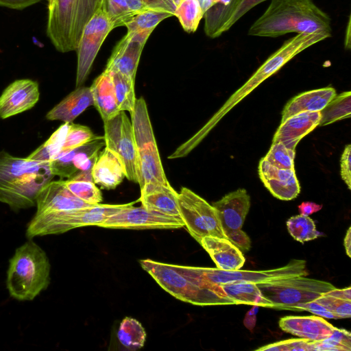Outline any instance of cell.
I'll return each mask as SVG.
<instances>
[{
  "mask_svg": "<svg viewBox=\"0 0 351 351\" xmlns=\"http://www.w3.org/2000/svg\"><path fill=\"white\" fill-rule=\"evenodd\" d=\"M292 32L331 34L330 18L312 0H271L247 34L276 38Z\"/></svg>",
  "mask_w": 351,
  "mask_h": 351,
  "instance_id": "obj_1",
  "label": "cell"
},
{
  "mask_svg": "<svg viewBox=\"0 0 351 351\" xmlns=\"http://www.w3.org/2000/svg\"><path fill=\"white\" fill-rule=\"evenodd\" d=\"M55 176L49 162L0 152V202L15 213L36 206L42 188Z\"/></svg>",
  "mask_w": 351,
  "mask_h": 351,
  "instance_id": "obj_2",
  "label": "cell"
},
{
  "mask_svg": "<svg viewBox=\"0 0 351 351\" xmlns=\"http://www.w3.org/2000/svg\"><path fill=\"white\" fill-rule=\"evenodd\" d=\"M51 265L46 252L32 239L16 249L9 260L6 287L12 298L32 301L51 282Z\"/></svg>",
  "mask_w": 351,
  "mask_h": 351,
  "instance_id": "obj_3",
  "label": "cell"
},
{
  "mask_svg": "<svg viewBox=\"0 0 351 351\" xmlns=\"http://www.w3.org/2000/svg\"><path fill=\"white\" fill-rule=\"evenodd\" d=\"M46 34L57 51H75L82 31L104 0H47Z\"/></svg>",
  "mask_w": 351,
  "mask_h": 351,
  "instance_id": "obj_4",
  "label": "cell"
},
{
  "mask_svg": "<svg viewBox=\"0 0 351 351\" xmlns=\"http://www.w3.org/2000/svg\"><path fill=\"white\" fill-rule=\"evenodd\" d=\"M173 266L175 269L194 283L213 291L215 290L210 285L220 286L237 282L258 284L300 276H306L308 274L306 262L298 259H293L286 265L279 268L261 271L223 270L217 267L210 268L178 265H173Z\"/></svg>",
  "mask_w": 351,
  "mask_h": 351,
  "instance_id": "obj_5",
  "label": "cell"
},
{
  "mask_svg": "<svg viewBox=\"0 0 351 351\" xmlns=\"http://www.w3.org/2000/svg\"><path fill=\"white\" fill-rule=\"evenodd\" d=\"M130 117L136 143L138 184L140 189L149 184H169L147 104L143 97L136 99Z\"/></svg>",
  "mask_w": 351,
  "mask_h": 351,
  "instance_id": "obj_6",
  "label": "cell"
},
{
  "mask_svg": "<svg viewBox=\"0 0 351 351\" xmlns=\"http://www.w3.org/2000/svg\"><path fill=\"white\" fill-rule=\"evenodd\" d=\"M130 203L99 204L69 210L34 215L27 226L25 235L28 239H32L36 237L62 234L84 226H98Z\"/></svg>",
  "mask_w": 351,
  "mask_h": 351,
  "instance_id": "obj_7",
  "label": "cell"
},
{
  "mask_svg": "<svg viewBox=\"0 0 351 351\" xmlns=\"http://www.w3.org/2000/svg\"><path fill=\"white\" fill-rule=\"evenodd\" d=\"M139 263L160 287L182 302L199 306L234 304L226 294L199 286L186 278L172 264L149 258L142 259Z\"/></svg>",
  "mask_w": 351,
  "mask_h": 351,
  "instance_id": "obj_8",
  "label": "cell"
},
{
  "mask_svg": "<svg viewBox=\"0 0 351 351\" xmlns=\"http://www.w3.org/2000/svg\"><path fill=\"white\" fill-rule=\"evenodd\" d=\"M262 295L273 308L302 311L303 304L314 301L336 287L331 283L304 276L257 284Z\"/></svg>",
  "mask_w": 351,
  "mask_h": 351,
  "instance_id": "obj_9",
  "label": "cell"
},
{
  "mask_svg": "<svg viewBox=\"0 0 351 351\" xmlns=\"http://www.w3.org/2000/svg\"><path fill=\"white\" fill-rule=\"evenodd\" d=\"M178 208L184 226L199 243L206 236L228 239L215 208L191 189L181 188Z\"/></svg>",
  "mask_w": 351,
  "mask_h": 351,
  "instance_id": "obj_10",
  "label": "cell"
},
{
  "mask_svg": "<svg viewBox=\"0 0 351 351\" xmlns=\"http://www.w3.org/2000/svg\"><path fill=\"white\" fill-rule=\"evenodd\" d=\"M105 146L121 162L125 178L138 184L136 143L131 119L120 111L104 122Z\"/></svg>",
  "mask_w": 351,
  "mask_h": 351,
  "instance_id": "obj_11",
  "label": "cell"
},
{
  "mask_svg": "<svg viewBox=\"0 0 351 351\" xmlns=\"http://www.w3.org/2000/svg\"><path fill=\"white\" fill-rule=\"evenodd\" d=\"M113 29L104 0L100 8L85 25L75 50L77 56L76 88L81 86L86 81L104 41Z\"/></svg>",
  "mask_w": 351,
  "mask_h": 351,
  "instance_id": "obj_12",
  "label": "cell"
},
{
  "mask_svg": "<svg viewBox=\"0 0 351 351\" xmlns=\"http://www.w3.org/2000/svg\"><path fill=\"white\" fill-rule=\"evenodd\" d=\"M137 202L138 200L132 202L128 206L99 223L98 226L129 230H173L184 226L182 219L149 210L143 206H133Z\"/></svg>",
  "mask_w": 351,
  "mask_h": 351,
  "instance_id": "obj_13",
  "label": "cell"
},
{
  "mask_svg": "<svg viewBox=\"0 0 351 351\" xmlns=\"http://www.w3.org/2000/svg\"><path fill=\"white\" fill-rule=\"evenodd\" d=\"M104 145V136H97L78 148L66 152H60L49 162L52 173L55 176H59L60 180H64L80 172H92L98 154Z\"/></svg>",
  "mask_w": 351,
  "mask_h": 351,
  "instance_id": "obj_14",
  "label": "cell"
},
{
  "mask_svg": "<svg viewBox=\"0 0 351 351\" xmlns=\"http://www.w3.org/2000/svg\"><path fill=\"white\" fill-rule=\"evenodd\" d=\"M152 33L128 32L114 47L105 69L119 72L135 81L143 49Z\"/></svg>",
  "mask_w": 351,
  "mask_h": 351,
  "instance_id": "obj_15",
  "label": "cell"
},
{
  "mask_svg": "<svg viewBox=\"0 0 351 351\" xmlns=\"http://www.w3.org/2000/svg\"><path fill=\"white\" fill-rule=\"evenodd\" d=\"M267 0H229L226 4L217 3L204 13V32L215 38L230 29L244 14Z\"/></svg>",
  "mask_w": 351,
  "mask_h": 351,
  "instance_id": "obj_16",
  "label": "cell"
},
{
  "mask_svg": "<svg viewBox=\"0 0 351 351\" xmlns=\"http://www.w3.org/2000/svg\"><path fill=\"white\" fill-rule=\"evenodd\" d=\"M40 99L38 83L19 79L10 84L0 95V118L5 119L32 109Z\"/></svg>",
  "mask_w": 351,
  "mask_h": 351,
  "instance_id": "obj_17",
  "label": "cell"
},
{
  "mask_svg": "<svg viewBox=\"0 0 351 351\" xmlns=\"http://www.w3.org/2000/svg\"><path fill=\"white\" fill-rule=\"evenodd\" d=\"M258 174L265 186L278 199L291 200L300 192L295 169H280L262 158L259 162Z\"/></svg>",
  "mask_w": 351,
  "mask_h": 351,
  "instance_id": "obj_18",
  "label": "cell"
},
{
  "mask_svg": "<svg viewBox=\"0 0 351 351\" xmlns=\"http://www.w3.org/2000/svg\"><path fill=\"white\" fill-rule=\"evenodd\" d=\"M226 234L241 229L250 208V197L244 189H239L213 202Z\"/></svg>",
  "mask_w": 351,
  "mask_h": 351,
  "instance_id": "obj_19",
  "label": "cell"
},
{
  "mask_svg": "<svg viewBox=\"0 0 351 351\" xmlns=\"http://www.w3.org/2000/svg\"><path fill=\"white\" fill-rule=\"evenodd\" d=\"M93 205L75 197L64 185L62 180H51L44 186L36 198L35 215L69 210Z\"/></svg>",
  "mask_w": 351,
  "mask_h": 351,
  "instance_id": "obj_20",
  "label": "cell"
},
{
  "mask_svg": "<svg viewBox=\"0 0 351 351\" xmlns=\"http://www.w3.org/2000/svg\"><path fill=\"white\" fill-rule=\"evenodd\" d=\"M320 112H302L281 121L272 143H282L290 149L295 150L298 142L319 125Z\"/></svg>",
  "mask_w": 351,
  "mask_h": 351,
  "instance_id": "obj_21",
  "label": "cell"
},
{
  "mask_svg": "<svg viewBox=\"0 0 351 351\" xmlns=\"http://www.w3.org/2000/svg\"><path fill=\"white\" fill-rule=\"evenodd\" d=\"M141 189L138 199L145 208L180 219L178 193L169 184H149Z\"/></svg>",
  "mask_w": 351,
  "mask_h": 351,
  "instance_id": "obj_22",
  "label": "cell"
},
{
  "mask_svg": "<svg viewBox=\"0 0 351 351\" xmlns=\"http://www.w3.org/2000/svg\"><path fill=\"white\" fill-rule=\"evenodd\" d=\"M284 332L310 341H319L330 336L335 327L320 316H286L279 320Z\"/></svg>",
  "mask_w": 351,
  "mask_h": 351,
  "instance_id": "obj_23",
  "label": "cell"
},
{
  "mask_svg": "<svg viewBox=\"0 0 351 351\" xmlns=\"http://www.w3.org/2000/svg\"><path fill=\"white\" fill-rule=\"evenodd\" d=\"M199 243L219 269L237 270L245 263L243 253L227 239L206 236Z\"/></svg>",
  "mask_w": 351,
  "mask_h": 351,
  "instance_id": "obj_24",
  "label": "cell"
},
{
  "mask_svg": "<svg viewBox=\"0 0 351 351\" xmlns=\"http://www.w3.org/2000/svg\"><path fill=\"white\" fill-rule=\"evenodd\" d=\"M90 87L79 86L66 96L46 114L49 121L72 123L89 106H93Z\"/></svg>",
  "mask_w": 351,
  "mask_h": 351,
  "instance_id": "obj_25",
  "label": "cell"
},
{
  "mask_svg": "<svg viewBox=\"0 0 351 351\" xmlns=\"http://www.w3.org/2000/svg\"><path fill=\"white\" fill-rule=\"evenodd\" d=\"M95 184L103 189H114L125 178V171L120 160L108 148L99 151L92 169Z\"/></svg>",
  "mask_w": 351,
  "mask_h": 351,
  "instance_id": "obj_26",
  "label": "cell"
},
{
  "mask_svg": "<svg viewBox=\"0 0 351 351\" xmlns=\"http://www.w3.org/2000/svg\"><path fill=\"white\" fill-rule=\"evenodd\" d=\"M94 106L99 113L103 121H108L117 114L118 108L111 71H104L94 80L90 87Z\"/></svg>",
  "mask_w": 351,
  "mask_h": 351,
  "instance_id": "obj_27",
  "label": "cell"
},
{
  "mask_svg": "<svg viewBox=\"0 0 351 351\" xmlns=\"http://www.w3.org/2000/svg\"><path fill=\"white\" fill-rule=\"evenodd\" d=\"M335 95V88L330 86L302 93L285 105L281 121L299 112H320Z\"/></svg>",
  "mask_w": 351,
  "mask_h": 351,
  "instance_id": "obj_28",
  "label": "cell"
},
{
  "mask_svg": "<svg viewBox=\"0 0 351 351\" xmlns=\"http://www.w3.org/2000/svg\"><path fill=\"white\" fill-rule=\"evenodd\" d=\"M220 286L234 304H245L273 308V304L263 297L256 283L237 282Z\"/></svg>",
  "mask_w": 351,
  "mask_h": 351,
  "instance_id": "obj_29",
  "label": "cell"
},
{
  "mask_svg": "<svg viewBox=\"0 0 351 351\" xmlns=\"http://www.w3.org/2000/svg\"><path fill=\"white\" fill-rule=\"evenodd\" d=\"M62 180L66 187L82 201L90 205L102 202L101 192L93 182L92 172H80Z\"/></svg>",
  "mask_w": 351,
  "mask_h": 351,
  "instance_id": "obj_30",
  "label": "cell"
},
{
  "mask_svg": "<svg viewBox=\"0 0 351 351\" xmlns=\"http://www.w3.org/2000/svg\"><path fill=\"white\" fill-rule=\"evenodd\" d=\"M117 335L119 342L132 351L141 348L146 339V332L141 324L129 317L121 321Z\"/></svg>",
  "mask_w": 351,
  "mask_h": 351,
  "instance_id": "obj_31",
  "label": "cell"
},
{
  "mask_svg": "<svg viewBox=\"0 0 351 351\" xmlns=\"http://www.w3.org/2000/svg\"><path fill=\"white\" fill-rule=\"evenodd\" d=\"M112 73L114 94L120 111H133L136 103L135 81L119 72L110 71Z\"/></svg>",
  "mask_w": 351,
  "mask_h": 351,
  "instance_id": "obj_32",
  "label": "cell"
},
{
  "mask_svg": "<svg viewBox=\"0 0 351 351\" xmlns=\"http://www.w3.org/2000/svg\"><path fill=\"white\" fill-rule=\"evenodd\" d=\"M69 123H64L51 136L27 158L40 162H49L61 152Z\"/></svg>",
  "mask_w": 351,
  "mask_h": 351,
  "instance_id": "obj_33",
  "label": "cell"
},
{
  "mask_svg": "<svg viewBox=\"0 0 351 351\" xmlns=\"http://www.w3.org/2000/svg\"><path fill=\"white\" fill-rule=\"evenodd\" d=\"M319 125L330 124L338 120L350 118L351 114V93L343 92L335 97L320 111Z\"/></svg>",
  "mask_w": 351,
  "mask_h": 351,
  "instance_id": "obj_34",
  "label": "cell"
},
{
  "mask_svg": "<svg viewBox=\"0 0 351 351\" xmlns=\"http://www.w3.org/2000/svg\"><path fill=\"white\" fill-rule=\"evenodd\" d=\"M198 0H180L174 12L183 29L187 33H194L204 18Z\"/></svg>",
  "mask_w": 351,
  "mask_h": 351,
  "instance_id": "obj_35",
  "label": "cell"
},
{
  "mask_svg": "<svg viewBox=\"0 0 351 351\" xmlns=\"http://www.w3.org/2000/svg\"><path fill=\"white\" fill-rule=\"evenodd\" d=\"M169 12L159 10H149L136 14L125 25L128 32H151L167 18L173 16Z\"/></svg>",
  "mask_w": 351,
  "mask_h": 351,
  "instance_id": "obj_36",
  "label": "cell"
},
{
  "mask_svg": "<svg viewBox=\"0 0 351 351\" xmlns=\"http://www.w3.org/2000/svg\"><path fill=\"white\" fill-rule=\"evenodd\" d=\"M291 236L300 243L315 239L322 234L316 230L314 221L308 216L298 215L290 217L287 221Z\"/></svg>",
  "mask_w": 351,
  "mask_h": 351,
  "instance_id": "obj_37",
  "label": "cell"
},
{
  "mask_svg": "<svg viewBox=\"0 0 351 351\" xmlns=\"http://www.w3.org/2000/svg\"><path fill=\"white\" fill-rule=\"evenodd\" d=\"M313 350H351V334L345 329L335 327L333 332L328 337L319 340L311 341Z\"/></svg>",
  "mask_w": 351,
  "mask_h": 351,
  "instance_id": "obj_38",
  "label": "cell"
},
{
  "mask_svg": "<svg viewBox=\"0 0 351 351\" xmlns=\"http://www.w3.org/2000/svg\"><path fill=\"white\" fill-rule=\"evenodd\" d=\"M96 136L97 135L94 134L88 127L73 122L69 123L61 152H66L78 148Z\"/></svg>",
  "mask_w": 351,
  "mask_h": 351,
  "instance_id": "obj_39",
  "label": "cell"
},
{
  "mask_svg": "<svg viewBox=\"0 0 351 351\" xmlns=\"http://www.w3.org/2000/svg\"><path fill=\"white\" fill-rule=\"evenodd\" d=\"M106 12L113 28L125 25L136 14L125 0H104Z\"/></svg>",
  "mask_w": 351,
  "mask_h": 351,
  "instance_id": "obj_40",
  "label": "cell"
},
{
  "mask_svg": "<svg viewBox=\"0 0 351 351\" xmlns=\"http://www.w3.org/2000/svg\"><path fill=\"white\" fill-rule=\"evenodd\" d=\"M295 150L290 149L282 143H272L264 157L272 165L280 169H295L294 158Z\"/></svg>",
  "mask_w": 351,
  "mask_h": 351,
  "instance_id": "obj_41",
  "label": "cell"
},
{
  "mask_svg": "<svg viewBox=\"0 0 351 351\" xmlns=\"http://www.w3.org/2000/svg\"><path fill=\"white\" fill-rule=\"evenodd\" d=\"M325 307L337 319L350 318L351 316V300L329 294H322L314 300Z\"/></svg>",
  "mask_w": 351,
  "mask_h": 351,
  "instance_id": "obj_42",
  "label": "cell"
},
{
  "mask_svg": "<svg viewBox=\"0 0 351 351\" xmlns=\"http://www.w3.org/2000/svg\"><path fill=\"white\" fill-rule=\"evenodd\" d=\"M130 9L137 14L149 10H165L172 13L174 12L180 0H125Z\"/></svg>",
  "mask_w": 351,
  "mask_h": 351,
  "instance_id": "obj_43",
  "label": "cell"
},
{
  "mask_svg": "<svg viewBox=\"0 0 351 351\" xmlns=\"http://www.w3.org/2000/svg\"><path fill=\"white\" fill-rule=\"evenodd\" d=\"M256 350L269 351H310L313 350L311 341L301 338L280 341L262 346Z\"/></svg>",
  "mask_w": 351,
  "mask_h": 351,
  "instance_id": "obj_44",
  "label": "cell"
},
{
  "mask_svg": "<svg viewBox=\"0 0 351 351\" xmlns=\"http://www.w3.org/2000/svg\"><path fill=\"white\" fill-rule=\"evenodd\" d=\"M226 235L228 239L242 253L247 252L250 250L251 240L241 229L230 231L226 232Z\"/></svg>",
  "mask_w": 351,
  "mask_h": 351,
  "instance_id": "obj_45",
  "label": "cell"
},
{
  "mask_svg": "<svg viewBox=\"0 0 351 351\" xmlns=\"http://www.w3.org/2000/svg\"><path fill=\"white\" fill-rule=\"evenodd\" d=\"M340 174L342 180L351 189V145L348 144L344 147L340 160Z\"/></svg>",
  "mask_w": 351,
  "mask_h": 351,
  "instance_id": "obj_46",
  "label": "cell"
},
{
  "mask_svg": "<svg viewBox=\"0 0 351 351\" xmlns=\"http://www.w3.org/2000/svg\"><path fill=\"white\" fill-rule=\"evenodd\" d=\"M302 311H309L318 316L328 318V319H337L336 317L328 311L325 307L320 305L319 304L312 301L303 304Z\"/></svg>",
  "mask_w": 351,
  "mask_h": 351,
  "instance_id": "obj_47",
  "label": "cell"
},
{
  "mask_svg": "<svg viewBox=\"0 0 351 351\" xmlns=\"http://www.w3.org/2000/svg\"><path fill=\"white\" fill-rule=\"evenodd\" d=\"M43 0H0V6L21 10Z\"/></svg>",
  "mask_w": 351,
  "mask_h": 351,
  "instance_id": "obj_48",
  "label": "cell"
},
{
  "mask_svg": "<svg viewBox=\"0 0 351 351\" xmlns=\"http://www.w3.org/2000/svg\"><path fill=\"white\" fill-rule=\"evenodd\" d=\"M252 308H250L245 314L243 319L244 326L251 332L253 331L256 323V315L259 310V306L252 305Z\"/></svg>",
  "mask_w": 351,
  "mask_h": 351,
  "instance_id": "obj_49",
  "label": "cell"
},
{
  "mask_svg": "<svg viewBox=\"0 0 351 351\" xmlns=\"http://www.w3.org/2000/svg\"><path fill=\"white\" fill-rule=\"evenodd\" d=\"M322 204H318L312 202H304L298 206V210L300 215L309 216L317 213L322 208Z\"/></svg>",
  "mask_w": 351,
  "mask_h": 351,
  "instance_id": "obj_50",
  "label": "cell"
},
{
  "mask_svg": "<svg viewBox=\"0 0 351 351\" xmlns=\"http://www.w3.org/2000/svg\"><path fill=\"white\" fill-rule=\"evenodd\" d=\"M229 0H198L200 6L205 13L206 10L217 3L226 4Z\"/></svg>",
  "mask_w": 351,
  "mask_h": 351,
  "instance_id": "obj_51",
  "label": "cell"
},
{
  "mask_svg": "<svg viewBox=\"0 0 351 351\" xmlns=\"http://www.w3.org/2000/svg\"><path fill=\"white\" fill-rule=\"evenodd\" d=\"M343 245L345 247L346 252L347 255L350 258L351 257V228L349 227L345 238Z\"/></svg>",
  "mask_w": 351,
  "mask_h": 351,
  "instance_id": "obj_52",
  "label": "cell"
}]
</instances>
